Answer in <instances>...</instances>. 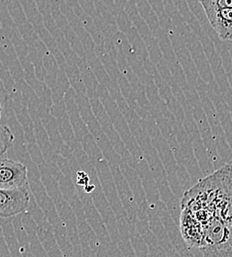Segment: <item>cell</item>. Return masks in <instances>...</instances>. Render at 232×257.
I'll return each instance as SVG.
<instances>
[{"label": "cell", "mask_w": 232, "mask_h": 257, "mask_svg": "<svg viewBox=\"0 0 232 257\" xmlns=\"http://www.w3.org/2000/svg\"><path fill=\"white\" fill-rule=\"evenodd\" d=\"M27 177L28 169L25 164L9 159H0V188H24Z\"/></svg>", "instance_id": "obj_4"}, {"label": "cell", "mask_w": 232, "mask_h": 257, "mask_svg": "<svg viewBox=\"0 0 232 257\" xmlns=\"http://www.w3.org/2000/svg\"><path fill=\"white\" fill-rule=\"evenodd\" d=\"M1 113H2V110H0V118H1Z\"/></svg>", "instance_id": "obj_7"}, {"label": "cell", "mask_w": 232, "mask_h": 257, "mask_svg": "<svg viewBox=\"0 0 232 257\" xmlns=\"http://www.w3.org/2000/svg\"><path fill=\"white\" fill-rule=\"evenodd\" d=\"M0 110H2V108H1V103H0Z\"/></svg>", "instance_id": "obj_8"}, {"label": "cell", "mask_w": 232, "mask_h": 257, "mask_svg": "<svg viewBox=\"0 0 232 257\" xmlns=\"http://www.w3.org/2000/svg\"><path fill=\"white\" fill-rule=\"evenodd\" d=\"M182 210L201 225L204 257H232V161L184 193Z\"/></svg>", "instance_id": "obj_1"}, {"label": "cell", "mask_w": 232, "mask_h": 257, "mask_svg": "<svg viewBox=\"0 0 232 257\" xmlns=\"http://www.w3.org/2000/svg\"><path fill=\"white\" fill-rule=\"evenodd\" d=\"M90 181L89 176L85 172H79L78 173V183L80 185H88Z\"/></svg>", "instance_id": "obj_6"}, {"label": "cell", "mask_w": 232, "mask_h": 257, "mask_svg": "<svg viewBox=\"0 0 232 257\" xmlns=\"http://www.w3.org/2000/svg\"><path fill=\"white\" fill-rule=\"evenodd\" d=\"M211 27L223 41L232 40V0H199Z\"/></svg>", "instance_id": "obj_2"}, {"label": "cell", "mask_w": 232, "mask_h": 257, "mask_svg": "<svg viewBox=\"0 0 232 257\" xmlns=\"http://www.w3.org/2000/svg\"><path fill=\"white\" fill-rule=\"evenodd\" d=\"M15 137L7 126L0 125V158L12 147Z\"/></svg>", "instance_id": "obj_5"}, {"label": "cell", "mask_w": 232, "mask_h": 257, "mask_svg": "<svg viewBox=\"0 0 232 257\" xmlns=\"http://www.w3.org/2000/svg\"><path fill=\"white\" fill-rule=\"evenodd\" d=\"M30 204V194L25 188H0V218H11L25 212Z\"/></svg>", "instance_id": "obj_3"}]
</instances>
